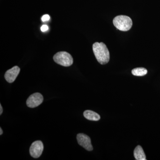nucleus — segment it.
<instances>
[{
    "instance_id": "1",
    "label": "nucleus",
    "mask_w": 160,
    "mask_h": 160,
    "mask_svg": "<svg viewBox=\"0 0 160 160\" xmlns=\"http://www.w3.org/2000/svg\"><path fill=\"white\" fill-rule=\"evenodd\" d=\"M93 53L98 62L105 65L109 62V52L106 45L104 43L95 42L92 46Z\"/></svg>"
},
{
    "instance_id": "2",
    "label": "nucleus",
    "mask_w": 160,
    "mask_h": 160,
    "mask_svg": "<svg viewBox=\"0 0 160 160\" xmlns=\"http://www.w3.org/2000/svg\"><path fill=\"white\" fill-rule=\"evenodd\" d=\"M113 25L118 29L122 31H127L131 29L132 22L129 17L125 15L118 16L113 20Z\"/></svg>"
},
{
    "instance_id": "3",
    "label": "nucleus",
    "mask_w": 160,
    "mask_h": 160,
    "mask_svg": "<svg viewBox=\"0 0 160 160\" xmlns=\"http://www.w3.org/2000/svg\"><path fill=\"white\" fill-rule=\"evenodd\" d=\"M54 62L61 66L69 67L73 64V58L71 55L65 51L58 52L53 56Z\"/></svg>"
},
{
    "instance_id": "4",
    "label": "nucleus",
    "mask_w": 160,
    "mask_h": 160,
    "mask_svg": "<svg viewBox=\"0 0 160 160\" xmlns=\"http://www.w3.org/2000/svg\"><path fill=\"white\" fill-rule=\"evenodd\" d=\"M44 149L43 143L40 141H36L32 143L30 149L29 153L32 158H38L42 153Z\"/></svg>"
},
{
    "instance_id": "5",
    "label": "nucleus",
    "mask_w": 160,
    "mask_h": 160,
    "mask_svg": "<svg viewBox=\"0 0 160 160\" xmlns=\"http://www.w3.org/2000/svg\"><path fill=\"white\" fill-rule=\"evenodd\" d=\"M43 99V96L41 93L36 92L29 97L26 101V104L29 108H35L42 103Z\"/></svg>"
},
{
    "instance_id": "6",
    "label": "nucleus",
    "mask_w": 160,
    "mask_h": 160,
    "mask_svg": "<svg viewBox=\"0 0 160 160\" xmlns=\"http://www.w3.org/2000/svg\"><path fill=\"white\" fill-rule=\"evenodd\" d=\"M77 138L80 146H82L88 151L92 150L93 147L91 144V139L88 136L84 133H79L77 135Z\"/></svg>"
},
{
    "instance_id": "7",
    "label": "nucleus",
    "mask_w": 160,
    "mask_h": 160,
    "mask_svg": "<svg viewBox=\"0 0 160 160\" xmlns=\"http://www.w3.org/2000/svg\"><path fill=\"white\" fill-rule=\"evenodd\" d=\"M20 72L19 67L15 66L6 72L5 78L8 82L11 83L14 82Z\"/></svg>"
},
{
    "instance_id": "8",
    "label": "nucleus",
    "mask_w": 160,
    "mask_h": 160,
    "mask_svg": "<svg viewBox=\"0 0 160 160\" xmlns=\"http://www.w3.org/2000/svg\"><path fill=\"white\" fill-rule=\"evenodd\" d=\"M83 114L86 118L90 121H98L100 119L99 115L91 110H86Z\"/></svg>"
},
{
    "instance_id": "9",
    "label": "nucleus",
    "mask_w": 160,
    "mask_h": 160,
    "mask_svg": "<svg viewBox=\"0 0 160 160\" xmlns=\"http://www.w3.org/2000/svg\"><path fill=\"white\" fill-rule=\"evenodd\" d=\"M134 156L137 160H146V155L141 146H138L134 149Z\"/></svg>"
},
{
    "instance_id": "10",
    "label": "nucleus",
    "mask_w": 160,
    "mask_h": 160,
    "mask_svg": "<svg viewBox=\"0 0 160 160\" xmlns=\"http://www.w3.org/2000/svg\"><path fill=\"white\" fill-rule=\"evenodd\" d=\"M147 69L144 68H137L132 70V73L136 76H143L147 73Z\"/></svg>"
},
{
    "instance_id": "11",
    "label": "nucleus",
    "mask_w": 160,
    "mask_h": 160,
    "mask_svg": "<svg viewBox=\"0 0 160 160\" xmlns=\"http://www.w3.org/2000/svg\"><path fill=\"white\" fill-rule=\"evenodd\" d=\"M49 19H50V17H49V15L48 14L44 15L42 18V20L43 22L49 21Z\"/></svg>"
},
{
    "instance_id": "12",
    "label": "nucleus",
    "mask_w": 160,
    "mask_h": 160,
    "mask_svg": "<svg viewBox=\"0 0 160 160\" xmlns=\"http://www.w3.org/2000/svg\"><path fill=\"white\" fill-rule=\"evenodd\" d=\"M48 29H49V27L47 25H43L41 28V30L42 32L47 31L48 30Z\"/></svg>"
},
{
    "instance_id": "13",
    "label": "nucleus",
    "mask_w": 160,
    "mask_h": 160,
    "mask_svg": "<svg viewBox=\"0 0 160 160\" xmlns=\"http://www.w3.org/2000/svg\"><path fill=\"white\" fill-rule=\"evenodd\" d=\"M3 112V108L1 104H0V115H2Z\"/></svg>"
},
{
    "instance_id": "14",
    "label": "nucleus",
    "mask_w": 160,
    "mask_h": 160,
    "mask_svg": "<svg viewBox=\"0 0 160 160\" xmlns=\"http://www.w3.org/2000/svg\"><path fill=\"white\" fill-rule=\"evenodd\" d=\"M3 133V131L2 129V128H0V135H2V134Z\"/></svg>"
}]
</instances>
